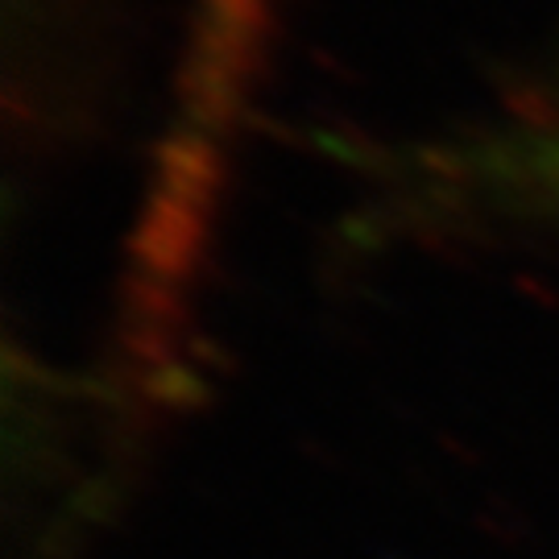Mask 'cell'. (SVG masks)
<instances>
[{
    "mask_svg": "<svg viewBox=\"0 0 559 559\" xmlns=\"http://www.w3.org/2000/svg\"><path fill=\"white\" fill-rule=\"evenodd\" d=\"M423 179L468 200L559 216V80L535 83L423 150Z\"/></svg>",
    "mask_w": 559,
    "mask_h": 559,
    "instance_id": "obj_1",
    "label": "cell"
}]
</instances>
